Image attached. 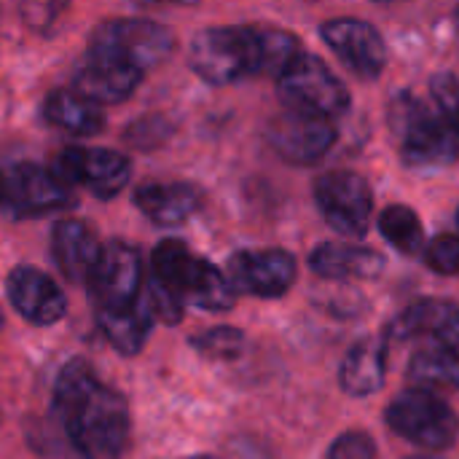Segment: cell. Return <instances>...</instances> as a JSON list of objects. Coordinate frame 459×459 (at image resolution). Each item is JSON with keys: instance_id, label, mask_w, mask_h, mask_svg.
I'll use <instances>...</instances> for the list:
<instances>
[{"instance_id": "obj_18", "label": "cell", "mask_w": 459, "mask_h": 459, "mask_svg": "<svg viewBox=\"0 0 459 459\" xmlns=\"http://www.w3.org/2000/svg\"><path fill=\"white\" fill-rule=\"evenodd\" d=\"M134 204L156 226H180L202 207V191L191 183H148L134 194Z\"/></svg>"}, {"instance_id": "obj_10", "label": "cell", "mask_w": 459, "mask_h": 459, "mask_svg": "<svg viewBox=\"0 0 459 459\" xmlns=\"http://www.w3.org/2000/svg\"><path fill=\"white\" fill-rule=\"evenodd\" d=\"M97 309H124L140 301L143 258L126 242H108L89 277Z\"/></svg>"}, {"instance_id": "obj_25", "label": "cell", "mask_w": 459, "mask_h": 459, "mask_svg": "<svg viewBox=\"0 0 459 459\" xmlns=\"http://www.w3.org/2000/svg\"><path fill=\"white\" fill-rule=\"evenodd\" d=\"M202 355L212 358V360H231L237 358L242 350H245V336L237 331V328H212V331H204L199 336H194L191 342Z\"/></svg>"}, {"instance_id": "obj_20", "label": "cell", "mask_w": 459, "mask_h": 459, "mask_svg": "<svg viewBox=\"0 0 459 459\" xmlns=\"http://www.w3.org/2000/svg\"><path fill=\"white\" fill-rule=\"evenodd\" d=\"M43 116L48 124L70 132V134H81V137H91L100 134L105 126V110L102 105L91 102L89 97L78 94L75 89H56L46 97L43 102Z\"/></svg>"}, {"instance_id": "obj_35", "label": "cell", "mask_w": 459, "mask_h": 459, "mask_svg": "<svg viewBox=\"0 0 459 459\" xmlns=\"http://www.w3.org/2000/svg\"><path fill=\"white\" fill-rule=\"evenodd\" d=\"M457 223H459V210H457Z\"/></svg>"}, {"instance_id": "obj_12", "label": "cell", "mask_w": 459, "mask_h": 459, "mask_svg": "<svg viewBox=\"0 0 459 459\" xmlns=\"http://www.w3.org/2000/svg\"><path fill=\"white\" fill-rule=\"evenodd\" d=\"M234 290L255 299H280L296 280V258L285 250H245L229 261Z\"/></svg>"}, {"instance_id": "obj_28", "label": "cell", "mask_w": 459, "mask_h": 459, "mask_svg": "<svg viewBox=\"0 0 459 459\" xmlns=\"http://www.w3.org/2000/svg\"><path fill=\"white\" fill-rule=\"evenodd\" d=\"M377 457V444L368 433L363 430H347L342 433L331 449H328V457L325 459H374Z\"/></svg>"}, {"instance_id": "obj_5", "label": "cell", "mask_w": 459, "mask_h": 459, "mask_svg": "<svg viewBox=\"0 0 459 459\" xmlns=\"http://www.w3.org/2000/svg\"><path fill=\"white\" fill-rule=\"evenodd\" d=\"M277 91L285 110L325 121L342 116L350 108L347 86L328 70L323 59L304 51H299L290 65L277 75Z\"/></svg>"}, {"instance_id": "obj_32", "label": "cell", "mask_w": 459, "mask_h": 459, "mask_svg": "<svg viewBox=\"0 0 459 459\" xmlns=\"http://www.w3.org/2000/svg\"><path fill=\"white\" fill-rule=\"evenodd\" d=\"M191 459H218V457H210V455H199V457H191Z\"/></svg>"}, {"instance_id": "obj_22", "label": "cell", "mask_w": 459, "mask_h": 459, "mask_svg": "<svg viewBox=\"0 0 459 459\" xmlns=\"http://www.w3.org/2000/svg\"><path fill=\"white\" fill-rule=\"evenodd\" d=\"M385 374H387L385 344L366 339L347 352L342 363V387L355 398H366L385 385Z\"/></svg>"}, {"instance_id": "obj_11", "label": "cell", "mask_w": 459, "mask_h": 459, "mask_svg": "<svg viewBox=\"0 0 459 459\" xmlns=\"http://www.w3.org/2000/svg\"><path fill=\"white\" fill-rule=\"evenodd\" d=\"M328 48L360 78H377L387 65V46L377 27L363 19H328L323 24Z\"/></svg>"}, {"instance_id": "obj_8", "label": "cell", "mask_w": 459, "mask_h": 459, "mask_svg": "<svg viewBox=\"0 0 459 459\" xmlns=\"http://www.w3.org/2000/svg\"><path fill=\"white\" fill-rule=\"evenodd\" d=\"M89 48L116 54L145 73V67H153L172 54L175 35L151 19H110L97 27Z\"/></svg>"}, {"instance_id": "obj_17", "label": "cell", "mask_w": 459, "mask_h": 459, "mask_svg": "<svg viewBox=\"0 0 459 459\" xmlns=\"http://www.w3.org/2000/svg\"><path fill=\"white\" fill-rule=\"evenodd\" d=\"M51 253L56 261V269L70 282H89L97 261H100V242L94 231L75 218H65L51 231Z\"/></svg>"}, {"instance_id": "obj_27", "label": "cell", "mask_w": 459, "mask_h": 459, "mask_svg": "<svg viewBox=\"0 0 459 459\" xmlns=\"http://www.w3.org/2000/svg\"><path fill=\"white\" fill-rule=\"evenodd\" d=\"M433 100L438 105V113L452 124V129L459 134V81L452 73H438L433 78Z\"/></svg>"}, {"instance_id": "obj_30", "label": "cell", "mask_w": 459, "mask_h": 459, "mask_svg": "<svg viewBox=\"0 0 459 459\" xmlns=\"http://www.w3.org/2000/svg\"><path fill=\"white\" fill-rule=\"evenodd\" d=\"M0 204H5V172H0Z\"/></svg>"}, {"instance_id": "obj_16", "label": "cell", "mask_w": 459, "mask_h": 459, "mask_svg": "<svg viewBox=\"0 0 459 459\" xmlns=\"http://www.w3.org/2000/svg\"><path fill=\"white\" fill-rule=\"evenodd\" d=\"M5 293L11 307L32 325H54L65 309L62 288L35 266H16L5 280Z\"/></svg>"}, {"instance_id": "obj_6", "label": "cell", "mask_w": 459, "mask_h": 459, "mask_svg": "<svg viewBox=\"0 0 459 459\" xmlns=\"http://www.w3.org/2000/svg\"><path fill=\"white\" fill-rule=\"evenodd\" d=\"M387 422L401 438L428 452H444L455 446L459 436V420L452 406L433 390L422 387L403 390L390 403Z\"/></svg>"}, {"instance_id": "obj_24", "label": "cell", "mask_w": 459, "mask_h": 459, "mask_svg": "<svg viewBox=\"0 0 459 459\" xmlns=\"http://www.w3.org/2000/svg\"><path fill=\"white\" fill-rule=\"evenodd\" d=\"M377 226H379V234H382L395 250H401V253H406V255H417V253L425 247V229H422V221H420V215H417L411 207H406V204H393V207H387V210L379 215Z\"/></svg>"}, {"instance_id": "obj_23", "label": "cell", "mask_w": 459, "mask_h": 459, "mask_svg": "<svg viewBox=\"0 0 459 459\" xmlns=\"http://www.w3.org/2000/svg\"><path fill=\"white\" fill-rule=\"evenodd\" d=\"M457 309L459 307L449 304V301H436V299L417 301V304H411L409 309L401 312V317L393 323L390 333L398 342H409V339H425L428 342V339H436Z\"/></svg>"}, {"instance_id": "obj_14", "label": "cell", "mask_w": 459, "mask_h": 459, "mask_svg": "<svg viewBox=\"0 0 459 459\" xmlns=\"http://www.w3.org/2000/svg\"><path fill=\"white\" fill-rule=\"evenodd\" d=\"M269 143L282 159L293 164H315L336 143V129L325 118L285 110L272 121Z\"/></svg>"}, {"instance_id": "obj_9", "label": "cell", "mask_w": 459, "mask_h": 459, "mask_svg": "<svg viewBox=\"0 0 459 459\" xmlns=\"http://www.w3.org/2000/svg\"><path fill=\"white\" fill-rule=\"evenodd\" d=\"M65 186H86L100 199H113L129 180V159L108 148H65L54 161Z\"/></svg>"}, {"instance_id": "obj_2", "label": "cell", "mask_w": 459, "mask_h": 459, "mask_svg": "<svg viewBox=\"0 0 459 459\" xmlns=\"http://www.w3.org/2000/svg\"><path fill=\"white\" fill-rule=\"evenodd\" d=\"M191 70L212 83L229 86L266 70V30L229 24L207 27L194 35L188 48Z\"/></svg>"}, {"instance_id": "obj_13", "label": "cell", "mask_w": 459, "mask_h": 459, "mask_svg": "<svg viewBox=\"0 0 459 459\" xmlns=\"http://www.w3.org/2000/svg\"><path fill=\"white\" fill-rule=\"evenodd\" d=\"M140 81H143L140 67L100 48H89L75 70V91L97 105L124 102L126 97L134 94Z\"/></svg>"}, {"instance_id": "obj_15", "label": "cell", "mask_w": 459, "mask_h": 459, "mask_svg": "<svg viewBox=\"0 0 459 459\" xmlns=\"http://www.w3.org/2000/svg\"><path fill=\"white\" fill-rule=\"evenodd\" d=\"M70 204L67 186L38 164H16L5 172V207L19 218L43 215Z\"/></svg>"}, {"instance_id": "obj_4", "label": "cell", "mask_w": 459, "mask_h": 459, "mask_svg": "<svg viewBox=\"0 0 459 459\" xmlns=\"http://www.w3.org/2000/svg\"><path fill=\"white\" fill-rule=\"evenodd\" d=\"M390 126L401 145V156L417 169H441L459 159V134L428 102L401 94L390 108Z\"/></svg>"}, {"instance_id": "obj_7", "label": "cell", "mask_w": 459, "mask_h": 459, "mask_svg": "<svg viewBox=\"0 0 459 459\" xmlns=\"http://www.w3.org/2000/svg\"><path fill=\"white\" fill-rule=\"evenodd\" d=\"M315 199L336 234L350 239L366 237L374 215V194L366 178L347 169L328 172L315 183Z\"/></svg>"}, {"instance_id": "obj_34", "label": "cell", "mask_w": 459, "mask_h": 459, "mask_svg": "<svg viewBox=\"0 0 459 459\" xmlns=\"http://www.w3.org/2000/svg\"><path fill=\"white\" fill-rule=\"evenodd\" d=\"M457 24H459V8H457Z\"/></svg>"}, {"instance_id": "obj_26", "label": "cell", "mask_w": 459, "mask_h": 459, "mask_svg": "<svg viewBox=\"0 0 459 459\" xmlns=\"http://www.w3.org/2000/svg\"><path fill=\"white\" fill-rule=\"evenodd\" d=\"M425 261L444 277H459V234H441L425 245Z\"/></svg>"}, {"instance_id": "obj_33", "label": "cell", "mask_w": 459, "mask_h": 459, "mask_svg": "<svg viewBox=\"0 0 459 459\" xmlns=\"http://www.w3.org/2000/svg\"><path fill=\"white\" fill-rule=\"evenodd\" d=\"M0 331H3V317H0Z\"/></svg>"}, {"instance_id": "obj_29", "label": "cell", "mask_w": 459, "mask_h": 459, "mask_svg": "<svg viewBox=\"0 0 459 459\" xmlns=\"http://www.w3.org/2000/svg\"><path fill=\"white\" fill-rule=\"evenodd\" d=\"M438 342V347L446 352L452 368H455V377H457V387H459V309L452 315V320L444 325V331L433 339Z\"/></svg>"}, {"instance_id": "obj_21", "label": "cell", "mask_w": 459, "mask_h": 459, "mask_svg": "<svg viewBox=\"0 0 459 459\" xmlns=\"http://www.w3.org/2000/svg\"><path fill=\"white\" fill-rule=\"evenodd\" d=\"M97 320L108 342L121 355H137L153 328V315L145 299L124 309H97Z\"/></svg>"}, {"instance_id": "obj_31", "label": "cell", "mask_w": 459, "mask_h": 459, "mask_svg": "<svg viewBox=\"0 0 459 459\" xmlns=\"http://www.w3.org/2000/svg\"><path fill=\"white\" fill-rule=\"evenodd\" d=\"M409 459H444V457H438V455H414V457H409Z\"/></svg>"}, {"instance_id": "obj_19", "label": "cell", "mask_w": 459, "mask_h": 459, "mask_svg": "<svg viewBox=\"0 0 459 459\" xmlns=\"http://www.w3.org/2000/svg\"><path fill=\"white\" fill-rule=\"evenodd\" d=\"M309 266L325 280H374L382 274L385 261L355 242H325L309 255Z\"/></svg>"}, {"instance_id": "obj_3", "label": "cell", "mask_w": 459, "mask_h": 459, "mask_svg": "<svg viewBox=\"0 0 459 459\" xmlns=\"http://www.w3.org/2000/svg\"><path fill=\"white\" fill-rule=\"evenodd\" d=\"M151 282L175 293L183 304H194L207 312H226L237 299L231 280L178 239L156 245L151 255Z\"/></svg>"}, {"instance_id": "obj_1", "label": "cell", "mask_w": 459, "mask_h": 459, "mask_svg": "<svg viewBox=\"0 0 459 459\" xmlns=\"http://www.w3.org/2000/svg\"><path fill=\"white\" fill-rule=\"evenodd\" d=\"M54 406L75 449L89 459H116L129 441V406L105 387L86 360H70L54 390Z\"/></svg>"}]
</instances>
